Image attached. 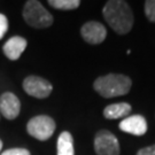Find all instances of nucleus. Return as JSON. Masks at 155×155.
<instances>
[{
  "label": "nucleus",
  "mask_w": 155,
  "mask_h": 155,
  "mask_svg": "<svg viewBox=\"0 0 155 155\" xmlns=\"http://www.w3.org/2000/svg\"><path fill=\"white\" fill-rule=\"evenodd\" d=\"M48 4L56 9L71 11V9H76L79 7L81 1L79 0H50Z\"/></svg>",
  "instance_id": "13"
},
{
  "label": "nucleus",
  "mask_w": 155,
  "mask_h": 155,
  "mask_svg": "<svg viewBox=\"0 0 155 155\" xmlns=\"http://www.w3.org/2000/svg\"><path fill=\"white\" fill-rule=\"evenodd\" d=\"M58 155H75L74 139L68 131H63L58 138Z\"/></svg>",
  "instance_id": "12"
},
{
  "label": "nucleus",
  "mask_w": 155,
  "mask_h": 155,
  "mask_svg": "<svg viewBox=\"0 0 155 155\" xmlns=\"http://www.w3.org/2000/svg\"><path fill=\"white\" fill-rule=\"evenodd\" d=\"M27 45H28V43L23 37L15 36V37H12L6 41L4 47H2V51H4V54L9 60L15 61L22 55V53L27 48Z\"/></svg>",
  "instance_id": "10"
},
{
  "label": "nucleus",
  "mask_w": 155,
  "mask_h": 155,
  "mask_svg": "<svg viewBox=\"0 0 155 155\" xmlns=\"http://www.w3.org/2000/svg\"><path fill=\"white\" fill-rule=\"evenodd\" d=\"M131 106L127 102H118L107 106L104 110V116L108 120H117L121 117H125L130 114Z\"/></svg>",
  "instance_id": "11"
},
{
  "label": "nucleus",
  "mask_w": 155,
  "mask_h": 155,
  "mask_svg": "<svg viewBox=\"0 0 155 155\" xmlns=\"http://www.w3.org/2000/svg\"><path fill=\"white\" fill-rule=\"evenodd\" d=\"M104 17L110 28L118 35L127 33L133 25V14L127 5L122 0H110L106 2L102 9Z\"/></svg>",
  "instance_id": "1"
},
{
  "label": "nucleus",
  "mask_w": 155,
  "mask_h": 155,
  "mask_svg": "<svg viewBox=\"0 0 155 155\" xmlns=\"http://www.w3.org/2000/svg\"><path fill=\"white\" fill-rule=\"evenodd\" d=\"M120 129L134 136H143L147 131V122L141 115L127 116L120 123Z\"/></svg>",
  "instance_id": "9"
},
{
  "label": "nucleus",
  "mask_w": 155,
  "mask_h": 155,
  "mask_svg": "<svg viewBox=\"0 0 155 155\" xmlns=\"http://www.w3.org/2000/svg\"><path fill=\"white\" fill-rule=\"evenodd\" d=\"M1 148H2V141L0 140V152H1Z\"/></svg>",
  "instance_id": "18"
},
{
  "label": "nucleus",
  "mask_w": 155,
  "mask_h": 155,
  "mask_svg": "<svg viewBox=\"0 0 155 155\" xmlns=\"http://www.w3.org/2000/svg\"><path fill=\"white\" fill-rule=\"evenodd\" d=\"M8 30V20L4 14H0V39L4 38Z\"/></svg>",
  "instance_id": "15"
},
{
  "label": "nucleus",
  "mask_w": 155,
  "mask_h": 155,
  "mask_svg": "<svg viewBox=\"0 0 155 155\" xmlns=\"http://www.w3.org/2000/svg\"><path fill=\"white\" fill-rule=\"evenodd\" d=\"M1 155H30V152L25 148H11L2 152Z\"/></svg>",
  "instance_id": "16"
},
{
  "label": "nucleus",
  "mask_w": 155,
  "mask_h": 155,
  "mask_svg": "<svg viewBox=\"0 0 155 155\" xmlns=\"http://www.w3.org/2000/svg\"><path fill=\"white\" fill-rule=\"evenodd\" d=\"M27 130L33 138L38 140H47L55 131V122L50 116L39 115L29 121L27 124Z\"/></svg>",
  "instance_id": "4"
},
{
  "label": "nucleus",
  "mask_w": 155,
  "mask_h": 155,
  "mask_svg": "<svg viewBox=\"0 0 155 155\" xmlns=\"http://www.w3.org/2000/svg\"><path fill=\"white\" fill-rule=\"evenodd\" d=\"M21 110V102L14 93L6 92L0 97V113L7 120H14Z\"/></svg>",
  "instance_id": "8"
},
{
  "label": "nucleus",
  "mask_w": 155,
  "mask_h": 155,
  "mask_svg": "<svg viewBox=\"0 0 155 155\" xmlns=\"http://www.w3.org/2000/svg\"><path fill=\"white\" fill-rule=\"evenodd\" d=\"M137 155H155V145H152V146L144 147V148L139 150Z\"/></svg>",
  "instance_id": "17"
},
{
  "label": "nucleus",
  "mask_w": 155,
  "mask_h": 155,
  "mask_svg": "<svg viewBox=\"0 0 155 155\" xmlns=\"http://www.w3.org/2000/svg\"><path fill=\"white\" fill-rule=\"evenodd\" d=\"M145 14L150 22H155V0H147L145 2Z\"/></svg>",
  "instance_id": "14"
},
{
  "label": "nucleus",
  "mask_w": 155,
  "mask_h": 155,
  "mask_svg": "<svg viewBox=\"0 0 155 155\" xmlns=\"http://www.w3.org/2000/svg\"><path fill=\"white\" fill-rule=\"evenodd\" d=\"M94 150L98 155H120V143L111 132L101 130L95 134Z\"/></svg>",
  "instance_id": "5"
},
{
  "label": "nucleus",
  "mask_w": 155,
  "mask_h": 155,
  "mask_svg": "<svg viewBox=\"0 0 155 155\" xmlns=\"http://www.w3.org/2000/svg\"><path fill=\"white\" fill-rule=\"evenodd\" d=\"M132 82L121 74H108L97 78L93 84L94 90L104 98H115L130 92Z\"/></svg>",
  "instance_id": "2"
},
{
  "label": "nucleus",
  "mask_w": 155,
  "mask_h": 155,
  "mask_svg": "<svg viewBox=\"0 0 155 155\" xmlns=\"http://www.w3.org/2000/svg\"><path fill=\"white\" fill-rule=\"evenodd\" d=\"M81 35L83 39L92 45L101 44L106 39L107 36V30H106L105 25L95 21H91V22L85 23L82 29H81Z\"/></svg>",
  "instance_id": "7"
},
{
  "label": "nucleus",
  "mask_w": 155,
  "mask_h": 155,
  "mask_svg": "<svg viewBox=\"0 0 155 155\" xmlns=\"http://www.w3.org/2000/svg\"><path fill=\"white\" fill-rule=\"evenodd\" d=\"M23 89L31 97L45 99L51 94L53 86L48 81L44 78L38 76H29L23 82Z\"/></svg>",
  "instance_id": "6"
},
{
  "label": "nucleus",
  "mask_w": 155,
  "mask_h": 155,
  "mask_svg": "<svg viewBox=\"0 0 155 155\" xmlns=\"http://www.w3.org/2000/svg\"><path fill=\"white\" fill-rule=\"evenodd\" d=\"M23 18L30 27L36 29L48 28L53 23V16L37 0H29L23 8Z\"/></svg>",
  "instance_id": "3"
}]
</instances>
